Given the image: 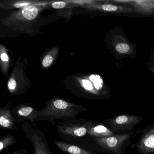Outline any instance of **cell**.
Listing matches in <instances>:
<instances>
[{"instance_id": "5", "label": "cell", "mask_w": 154, "mask_h": 154, "mask_svg": "<svg viewBox=\"0 0 154 154\" xmlns=\"http://www.w3.org/2000/svg\"><path fill=\"white\" fill-rule=\"evenodd\" d=\"M143 120V118L139 115L122 114L101 122L116 131H132Z\"/></svg>"}, {"instance_id": "21", "label": "cell", "mask_w": 154, "mask_h": 154, "mask_svg": "<svg viewBox=\"0 0 154 154\" xmlns=\"http://www.w3.org/2000/svg\"><path fill=\"white\" fill-rule=\"evenodd\" d=\"M1 60L3 62H8L9 60V57L8 55L6 53H2L1 55Z\"/></svg>"}, {"instance_id": "16", "label": "cell", "mask_w": 154, "mask_h": 154, "mask_svg": "<svg viewBox=\"0 0 154 154\" xmlns=\"http://www.w3.org/2000/svg\"><path fill=\"white\" fill-rule=\"evenodd\" d=\"M54 58L53 57L50 55H47L44 58L43 61V65L45 67H48L49 66L51 65V64L53 63Z\"/></svg>"}, {"instance_id": "1", "label": "cell", "mask_w": 154, "mask_h": 154, "mask_svg": "<svg viewBox=\"0 0 154 154\" xmlns=\"http://www.w3.org/2000/svg\"><path fill=\"white\" fill-rule=\"evenodd\" d=\"M87 111V108L84 106L62 99H54L47 103L45 107L36 111L33 117V123L39 120L47 121L54 125L56 120H67L76 119L80 113Z\"/></svg>"}, {"instance_id": "13", "label": "cell", "mask_w": 154, "mask_h": 154, "mask_svg": "<svg viewBox=\"0 0 154 154\" xmlns=\"http://www.w3.org/2000/svg\"><path fill=\"white\" fill-rule=\"evenodd\" d=\"M16 143V139L13 134H9L0 138V152L8 148Z\"/></svg>"}, {"instance_id": "9", "label": "cell", "mask_w": 154, "mask_h": 154, "mask_svg": "<svg viewBox=\"0 0 154 154\" xmlns=\"http://www.w3.org/2000/svg\"><path fill=\"white\" fill-rule=\"evenodd\" d=\"M118 131L112 129L101 121H93L92 125L89 131L91 138L105 137L118 134Z\"/></svg>"}, {"instance_id": "23", "label": "cell", "mask_w": 154, "mask_h": 154, "mask_svg": "<svg viewBox=\"0 0 154 154\" xmlns=\"http://www.w3.org/2000/svg\"><path fill=\"white\" fill-rule=\"evenodd\" d=\"M151 71L154 74V68H152L151 69Z\"/></svg>"}, {"instance_id": "11", "label": "cell", "mask_w": 154, "mask_h": 154, "mask_svg": "<svg viewBox=\"0 0 154 154\" xmlns=\"http://www.w3.org/2000/svg\"><path fill=\"white\" fill-rule=\"evenodd\" d=\"M55 144L61 151L66 154H98L94 150L65 141H56Z\"/></svg>"}, {"instance_id": "22", "label": "cell", "mask_w": 154, "mask_h": 154, "mask_svg": "<svg viewBox=\"0 0 154 154\" xmlns=\"http://www.w3.org/2000/svg\"><path fill=\"white\" fill-rule=\"evenodd\" d=\"M29 5V3H17L15 5V7L17 8H21L23 7H27V6Z\"/></svg>"}, {"instance_id": "6", "label": "cell", "mask_w": 154, "mask_h": 154, "mask_svg": "<svg viewBox=\"0 0 154 154\" xmlns=\"http://www.w3.org/2000/svg\"><path fill=\"white\" fill-rule=\"evenodd\" d=\"M139 132L141 136L138 141L131 147L136 149L137 154H154V123L136 131Z\"/></svg>"}, {"instance_id": "18", "label": "cell", "mask_w": 154, "mask_h": 154, "mask_svg": "<svg viewBox=\"0 0 154 154\" xmlns=\"http://www.w3.org/2000/svg\"><path fill=\"white\" fill-rule=\"evenodd\" d=\"M66 6V3L63 2H54L52 5V7L55 9L63 8Z\"/></svg>"}, {"instance_id": "14", "label": "cell", "mask_w": 154, "mask_h": 154, "mask_svg": "<svg viewBox=\"0 0 154 154\" xmlns=\"http://www.w3.org/2000/svg\"><path fill=\"white\" fill-rule=\"evenodd\" d=\"M37 8L35 6H29L25 7L22 10V14L24 17L28 20H32L36 17L38 14Z\"/></svg>"}, {"instance_id": "8", "label": "cell", "mask_w": 154, "mask_h": 154, "mask_svg": "<svg viewBox=\"0 0 154 154\" xmlns=\"http://www.w3.org/2000/svg\"><path fill=\"white\" fill-rule=\"evenodd\" d=\"M112 2L129 5L137 13L143 14H150L154 12V0H139V1H112Z\"/></svg>"}, {"instance_id": "3", "label": "cell", "mask_w": 154, "mask_h": 154, "mask_svg": "<svg viewBox=\"0 0 154 154\" xmlns=\"http://www.w3.org/2000/svg\"><path fill=\"white\" fill-rule=\"evenodd\" d=\"M136 133L131 131L105 137L91 138V142L110 154H127L126 147L131 143L130 139Z\"/></svg>"}, {"instance_id": "17", "label": "cell", "mask_w": 154, "mask_h": 154, "mask_svg": "<svg viewBox=\"0 0 154 154\" xmlns=\"http://www.w3.org/2000/svg\"><path fill=\"white\" fill-rule=\"evenodd\" d=\"M8 86L11 91H12L16 89L17 87V82L14 78H11L8 82Z\"/></svg>"}, {"instance_id": "10", "label": "cell", "mask_w": 154, "mask_h": 154, "mask_svg": "<svg viewBox=\"0 0 154 154\" xmlns=\"http://www.w3.org/2000/svg\"><path fill=\"white\" fill-rule=\"evenodd\" d=\"M0 126L2 128L15 130L19 128L15 124L10 104L0 109Z\"/></svg>"}, {"instance_id": "7", "label": "cell", "mask_w": 154, "mask_h": 154, "mask_svg": "<svg viewBox=\"0 0 154 154\" xmlns=\"http://www.w3.org/2000/svg\"><path fill=\"white\" fill-rule=\"evenodd\" d=\"M34 107L30 104H20L11 109L15 123L22 124L29 120L33 123V117L36 112Z\"/></svg>"}, {"instance_id": "2", "label": "cell", "mask_w": 154, "mask_h": 154, "mask_svg": "<svg viewBox=\"0 0 154 154\" xmlns=\"http://www.w3.org/2000/svg\"><path fill=\"white\" fill-rule=\"evenodd\" d=\"M93 122V120L77 118L63 120L57 125V131L65 142L91 149V146H95L89 135Z\"/></svg>"}, {"instance_id": "4", "label": "cell", "mask_w": 154, "mask_h": 154, "mask_svg": "<svg viewBox=\"0 0 154 154\" xmlns=\"http://www.w3.org/2000/svg\"><path fill=\"white\" fill-rule=\"evenodd\" d=\"M25 137L31 142L34 154H54L49 148L45 135L43 131L34 128L28 122L21 125Z\"/></svg>"}, {"instance_id": "19", "label": "cell", "mask_w": 154, "mask_h": 154, "mask_svg": "<svg viewBox=\"0 0 154 154\" xmlns=\"http://www.w3.org/2000/svg\"><path fill=\"white\" fill-rule=\"evenodd\" d=\"M83 85L86 90L89 91H92L93 90V86L87 80L83 81Z\"/></svg>"}, {"instance_id": "20", "label": "cell", "mask_w": 154, "mask_h": 154, "mask_svg": "<svg viewBox=\"0 0 154 154\" xmlns=\"http://www.w3.org/2000/svg\"><path fill=\"white\" fill-rule=\"evenodd\" d=\"M7 154H27V153L25 149L21 148L19 150H14L12 152H8Z\"/></svg>"}, {"instance_id": "15", "label": "cell", "mask_w": 154, "mask_h": 154, "mask_svg": "<svg viewBox=\"0 0 154 154\" xmlns=\"http://www.w3.org/2000/svg\"><path fill=\"white\" fill-rule=\"evenodd\" d=\"M92 82L94 83L95 88L98 91L100 90L102 88V81L100 77L97 75H92L90 77Z\"/></svg>"}, {"instance_id": "12", "label": "cell", "mask_w": 154, "mask_h": 154, "mask_svg": "<svg viewBox=\"0 0 154 154\" xmlns=\"http://www.w3.org/2000/svg\"><path fill=\"white\" fill-rule=\"evenodd\" d=\"M115 51L120 54H128L132 51V46L125 40L122 39V37H115L113 40Z\"/></svg>"}]
</instances>
